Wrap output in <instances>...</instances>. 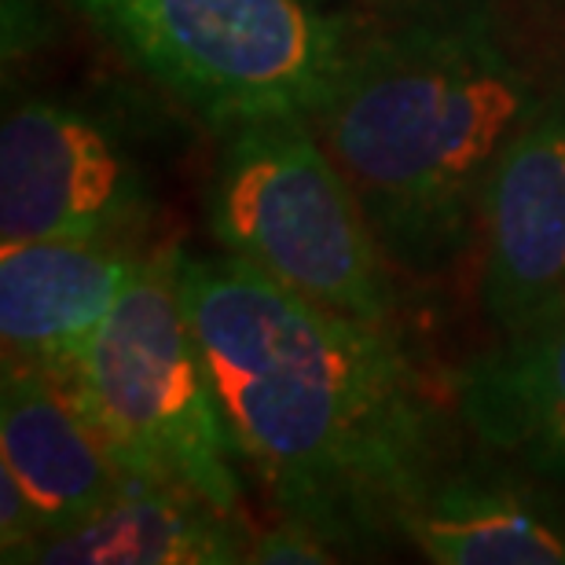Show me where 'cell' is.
Listing matches in <instances>:
<instances>
[{
	"label": "cell",
	"mask_w": 565,
	"mask_h": 565,
	"mask_svg": "<svg viewBox=\"0 0 565 565\" xmlns=\"http://www.w3.org/2000/svg\"><path fill=\"white\" fill-rule=\"evenodd\" d=\"M191 331L239 459L331 551L404 525L437 478V415L386 327L323 309L239 257H184Z\"/></svg>",
	"instance_id": "cell-1"
},
{
	"label": "cell",
	"mask_w": 565,
	"mask_h": 565,
	"mask_svg": "<svg viewBox=\"0 0 565 565\" xmlns=\"http://www.w3.org/2000/svg\"><path fill=\"white\" fill-rule=\"evenodd\" d=\"M154 210L151 166L126 121L71 99H26L0 129V239H129Z\"/></svg>",
	"instance_id": "cell-6"
},
{
	"label": "cell",
	"mask_w": 565,
	"mask_h": 565,
	"mask_svg": "<svg viewBox=\"0 0 565 565\" xmlns=\"http://www.w3.org/2000/svg\"><path fill=\"white\" fill-rule=\"evenodd\" d=\"M217 507L169 481L132 478L104 511L38 540L22 562L38 565H232L246 544Z\"/></svg>",
	"instance_id": "cell-10"
},
{
	"label": "cell",
	"mask_w": 565,
	"mask_h": 565,
	"mask_svg": "<svg viewBox=\"0 0 565 565\" xmlns=\"http://www.w3.org/2000/svg\"><path fill=\"white\" fill-rule=\"evenodd\" d=\"M481 298L514 338L565 312V107L547 104L495 162L481 199Z\"/></svg>",
	"instance_id": "cell-7"
},
{
	"label": "cell",
	"mask_w": 565,
	"mask_h": 565,
	"mask_svg": "<svg viewBox=\"0 0 565 565\" xmlns=\"http://www.w3.org/2000/svg\"><path fill=\"white\" fill-rule=\"evenodd\" d=\"M404 540L437 565H565V514L500 478L437 481Z\"/></svg>",
	"instance_id": "cell-12"
},
{
	"label": "cell",
	"mask_w": 565,
	"mask_h": 565,
	"mask_svg": "<svg viewBox=\"0 0 565 565\" xmlns=\"http://www.w3.org/2000/svg\"><path fill=\"white\" fill-rule=\"evenodd\" d=\"M143 257L129 239H30L0 257L4 364L71 375Z\"/></svg>",
	"instance_id": "cell-8"
},
{
	"label": "cell",
	"mask_w": 565,
	"mask_h": 565,
	"mask_svg": "<svg viewBox=\"0 0 565 565\" xmlns=\"http://www.w3.org/2000/svg\"><path fill=\"white\" fill-rule=\"evenodd\" d=\"M63 382L137 478L180 484L235 514L239 448L191 331L180 250L143 257Z\"/></svg>",
	"instance_id": "cell-4"
},
{
	"label": "cell",
	"mask_w": 565,
	"mask_h": 565,
	"mask_svg": "<svg viewBox=\"0 0 565 565\" xmlns=\"http://www.w3.org/2000/svg\"><path fill=\"white\" fill-rule=\"evenodd\" d=\"M459 404L473 434L565 484V312L478 360Z\"/></svg>",
	"instance_id": "cell-11"
},
{
	"label": "cell",
	"mask_w": 565,
	"mask_h": 565,
	"mask_svg": "<svg viewBox=\"0 0 565 565\" xmlns=\"http://www.w3.org/2000/svg\"><path fill=\"white\" fill-rule=\"evenodd\" d=\"M334 558L338 555L320 536L301 529L298 522H287V518L246 544V562H257V565H305V562L327 565Z\"/></svg>",
	"instance_id": "cell-13"
},
{
	"label": "cell",
	"mask_w": 565,
	"mask_h": 565,
	"mask_svg": "<svg viewBox=\"0 0 565 565\" xmlns=\"http://www.w3.org/2000/svg\"><path fill=\"white\" fill-rule=\"evenodd\" d=\"M547 107L492 0H397L353 33L316 126L393 265L467 250L500 154Z\"/></svg>",
	"instance_id": "cell-2"
},
{
	"label": "cell",
	"mask_w": 565,
	"mask_h": 565,
	"mask_svg": "<svg viewBox=\"0 0 565 565\" xmlns=\"http://www.w3.org/2000/svg\"><path fill=\"white\" fill-rule=\"evenodd\" d=\"M0 451L44 536L88 522L137 478L60 375L22 364H4Z\"/></svg>",
	"instance_id": "cell-9"
},
{
	"label": "cell",
	"mask_w": 565,
	"mask_h": 565,
	"mask_svg": "<svg viewBox=\"0 0 565 565\" xmlns=\"http://www.w3.org/2000/svg\"><path fill=\"white\" fill-rule=\"evenodd\" d=\"M213 129L316 115L356 26L327 0H66Z\"/></svg>",
	"instance_id": "cell-3"
},
{
	"label": "cell",
	"mask_w": 565,
	"mask_h": 565,
	"mask_svg": "<svg viewBox=\"0 0 565 565\" xmlns=\"http://www.w3.org/2000/svg\"><path fill=\"white\" fill-rule=\"evenodd\" d=\"M210 228L224 254L301 298L386 327V250L309 115L228 129L210 184Z\"/></svg>",
	"instance_id": "cell-5"
}]
</instances>
